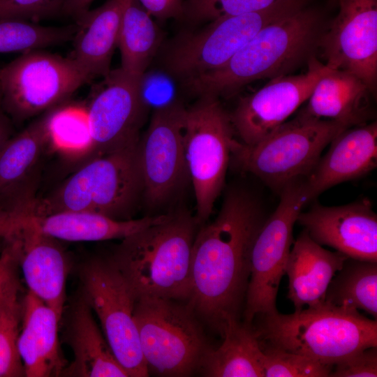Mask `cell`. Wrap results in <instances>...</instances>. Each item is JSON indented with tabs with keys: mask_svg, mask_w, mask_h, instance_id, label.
<instances>
[{
	"mask_svg": "<svg viewBox=\"0 0 377 377\" xmlns=\"http://www.w3.org/2000/svg\"><path fill=\"white\" fill-rule=\"evenodd\" d=\"M61 318L30 292L23 299V315L17 350L25 376L62 375L66 362L59 340Z\"/></svg>",
	"mask_w": 377,
	"mask_h": 377,
	"instance_id": "cell-21",
	"label": "cell"
},
{
	"mask_svg": "<svg viewBox=\"0 0 377 377\" xmlns=\"http://www.w3.org/2000/svg\"><path fill=\"white\" fill-rule=\"evenodd\" d=\"M48 147L65 159L87 161L93 140L87 106L62 103L45 114Z\"/></svg>",
	"mask_w": 377,
	"mask_h": 377,
	"instance_id": "cell-30",
	"label": "cell"
},
{
	"mask_svg": "<svg viewBox=\"0 0 377 377\" xmlns=\"http://www.w3.org/2000/svg\"><path fill=\"white\" fill-rule=\"evenodd\" d=\"M11 131L10 118L0 105V149L6 140L11 136Z\"/></svg>",
	"mask_w": 377,
	"mask_h": 377,
	"instance_id": "cell-40",
	"label": "cell"
},
{
	"mask_svg": "<svg viewBox=\"0 0 377 377\" xmlns=\"http://www.w3.org/2000/svg\"><path fill=\"white\" fill-rule=\"evenodd\" d=\"M84 296L97 316L114 356L131 377L149 372L133 318L135 298L110 257L94 258L81 272Z\"/></svg>",
	"mask_w": 377,
	"mask_h": 377,
	"instance_id": "cell-12",
	"label": "cell"
},
{
	"mask_svg": "<svg viewBox=\"0 0 377 377\" xmlns=\"http://www.w3.org/2000/svg\"><path fill=\"white\" fill-rule=\"evenodd\" d=\"M347 124L302 113L286 121L257 143L234 140L230 158L243 172L253 174L279 193L291 182L306 177L323 149Z\"/></svg>",
	"mask_w": 377,
	"mask_h": 377,
	"instance_id": "cell-6",
	"label": "cell"
},
{
	"mask_svg": "<svg viewBox=\"0 0 377 377\" xmlns=\"http://www.w3.org/2000/svg\"><path fill=\"white\" fill-rule=\"evenodd\" d=\"M151 16L160 20L184 17V0H136Z\"/></svg>",
	"mask_w": 377,
	"mask_h": 377,
	"instance_id": "cell-38",
	"label": "cell"
},
{
	"mask_svg": "<svg viewBox=\"0 0 377 377\" xmlns=\"http://www.w3.org/2000/svg\"><path fill=\"white\" fill-rule=\"evenodd\" d=\"M6 242L7 243H6V246L3 248L1 253L0 254V276L1 274V272L3 267L5 261L6 260L8 253V249H9V239L8 237H6Z\"/></svg>",
	"mask_w": 377,
	"mask_h": 377,
	"instance_id": "cell-41",
	"label": "cell"
},
{
	"mask_svg": "<svg viewBox=\"0 0 377 377\" xmlns=\"http://www.w3.org/2000/svg\"><path fill=\"white\" fill-rule=\"evenodd\" d=\"M221 344L210 347L203 356L198 371L209 377H264L261 353L253 323L228 320Z\"/></svg>",
	"mask_w": 377,
	"mask_h": 377,
	"instance_id": "cell-27",
	"label": "cell"
},
{
	"mask_svg": "<svg viewBox=\"0 0 377 377\" xmlns=\"http://www.w3.org/2000/svg\"><path fill=\"white\" fill-rule=\"evenodd\" d=\"M141 77L120 68L103 77L87 106L93 140L89 159L138 143L147 110L140 97Z\"/></svg>",
	"mask_w": 377,
	"mask_h": 377,
	"instance_id": "cell-14",
	"label": "cell"
},
{
	"mask_svg": "<svg viewBox=\"0 0 377 377\" xmlns=\"http://www.w3.org/2000/svg\"><path fill=\"white\" fill-rule=\"evenodd\" d=\"M339 6L323 39L325 65L353 74L374 94L377 81V0H339Z\"/></svg>",
	"mask_w": 377,
	"mask_h": 377,
	"instance_id": "cell-16",
	"label": "cell"
},
{
	"mask_svg": "<svg viewBox=\"0 0 377 377\" xmlns=\"http://www.w3.org/2000/svg\"><path fill=\"white\" fill-rule=\"evenodd\" d=\"M90 80L71 57L27 51L0 69V105L20 122L65 103Z\"/></svg>",
	"mask_w": 377,
	"mask_h": 377,
	"instance_id": "cell-10",
	"label": "cell"
},
{
	"mask_svg": "<svg viewBox=\"0 0 377 377\" xmlns=\"http://www.w3.org/2000/svg\"><path fill=\"white\" fill-rule=\"evenodd\" d=\"M198 226L195 216L181 209L163 214L158 221L121 239L110 258L135 300L163 297L187 302Z\"/></svg>",
	"mask_w": 377,
	"mask_h": 377,
	"instance_id": "cell-2",
	"label": "cell"
},
{
	"mask_svg": "<svg viewBox=\"0 0 377 377\" xmlns=\"http://www.w3.org/2000/svg\"><path fill=\"white\" fill-rule=\"evenodd\" d=\"M162 38V32L151 16L136 0H130L122 15L118 36L119 68L130 75L142 76L158 52Z\"/></svg>",
	"mask_w": 377,
	"mask_h": 377,
	"instance_id": "cell-29",
	"label": "cell"
},
{
	"mask_svg": "<svg viewBox=\"0 0 377 377\" xmlns=\"http://www.w3.org/2000/svg\"><path fill=\"white\" fill-rule=\"evenodd\" d=\"M367 84L353 74L330 69L314 87L302 113L317 119L361 125L369 116Z\"/></svg>",
	"mask_w": 377,
	"mask_h": 377,
	"instance_id": "cell-26",
	"label": "cell"
},
{
	"mask_svg": "<svg viewBox=\"0 0 377 377\" xmlns=\"http://www.w3.org/2000/svg\"><path fill=\"white\" fill-rule=\"evenodd\" d=\"M309 59L305 73L272 78L258 91L239 100L230 116L242 143H257L309 99L318 80L330 70L316 57Z\"/></svg>",
	"mask_w": 377,
	"mask_h": 377,
	"instance_id": "cell-15",
	"label": "cell"
},
{
	"mask_svg": "<svg viewBox=\"0 0 377 377\" xmlns=\"http://www.w3.org/2000/svg\"><path fill=\"white\" fill-rule=\"evenodd\" d=\"M94 0H65L61 13L77 17L83 11L89 9V6Z\"/></svg>",
	"mask_w": 377,
	"mask_h": 377,
	"instance_id": "cell-39",
	"label": "cell"
},
{
	"mask_svg": "<svg viewBox=\"0 0 377 377\" xmlns=\"http://www.w3.org/2000/svg\"><path fill=\"white\" fill-rule=\"evenodd\" d=\"M130 0H108L93 10L87 9L77 17L71 57L92 79L104 77L110 66L122 15Z\"/></svg>",
	"mask_w": 377,
	"mask_h": 377,
	"instance_id": "cell-25",
	"label": "cell"
},
{
	"mask_svg": "<svg viewBox=\"0 0 377 377\" xmlns=\"http://www.w3.org/2000/svg\"><path fill=\"white\" fill-rule=\"evenodd\" d=\"M65 0H0V20L36 21L62 11Z\"/></svg>",
	"mask_w": 377,
	"mask_h": 377,
	"instance_id": "cell-35",
	"label": "cell"
},
{
	"mask_svg": "<svg viewBox=\"0 0 377 377\" xmlns=\"http://www.w3.org/2000/svg\"><path fill=\"white\" fill-rule=\"evenodd\" d=\"M162 216L118 220L93 212H65L15 219L10 227L13 230L29 229L57 240L95 242L122 239L158 221Z\"/></svg>",
	"mask_w": 377,
	"mask_h": 377,
	"instance_id": "cell-24",
	"label": "cell"
},
{
	"mask_svg": "<svg viewBox=\"0 0 377 377\" xmlns=\"http://www.w3.org/2000/svg\"><path fill=\"white\" fill-rule=\"evenodd\" d=\"M253 325L260 345L280 348L333 366L370 347L377 346V320L358 310L324 302L295 311L261 314Z\"/></svg>",
	"mask_w": 377,
	"mask_h": 377,
	"instance_id": "cell-4",
	"label": "cell"
},
{
	"mask_svg": "<svg viewBox=\"0 0 377 377\" xmlns=\"http://www.w3.org/2000/svg\"><path fill=\"white\" fill-rule=\"evenodd\" d=\"M330 377H376L377 346L370 347L332 366Z\"/></svg>",
	"mask_w": 377,
	"mask_h": 377,
	"instance_id": "cell-37",
	"label": "cell"
},
{
	"mask_svg": "<svg viewBox=\"0 0 377 377\" xmlns=\"http://www.w3.org/2000/svg\"><path fill=\"white\" fill-rule=\"evenodd\" d=\"M265 219L254 195L232 188L226 192L216 217L196 232L191 293L186 302L221 336L228 320H240L250 277L251 251Z\"/></svg>",
	"mask_w": 377,
	"mask_h": 377,
	"instance_id": "cell-1",
	"label": "cell"
},
{
	"mask_svg": "<svg viewBox=\"0 0 377 377\" xmlns=\"http://www.w3.org/2000/svg\"><path fill=\"white\" fill-rule=\"evenodd\" d=\"M19 250V240L10 239L8 256L0 276V377L25 376L17 350L23 315L17 270Z\"/></svg>",
	"mask_w": 377,
	"mask_h": 377,
	"instance_id": "cell-28",
	"label": "cell"
},
{
	"mask_svg": "<svg viewBox=\"0 0 377 377\" xmlns=\"http://www.w3.org/2000/svg\"><path fill=\"white\" fill-rule=\"evenodd\" d=\"M325 302L377 318V262L348 258L332 279Z\"/></svg>",
	"mask_w": 377,
	"mask_h": 377,
	"instance_id": "cell-31",
	"label": "cell"
},
{
	"mask_svg": "<svg viewBox=\"0 0 377 377\" xmlns=\"http://www.w3.org/2000/svg\"><path fill=\"white\" fill-rule=\"evenodd\" d=\"M20 239L19 265L28 291L61 318L66 302L68 263L57 240L22 228L14 230Z\"/></svg>",
	"mask_w": 377,
	"mask_h": 377,
	"instance_id": "cell-20",
	"label": "cell"
},
{
	"mask_svg": "<svg viewBox=\"0 0 377 377\" xmlns=\"http://www.w3.org/2000/svg\"><path fill=\"white\" fill-rule=\"evenodd\" d=\"M303 6L288 0L270 8L210 21L203 28L182 32L168 45L164 72L182 83L223 66L265 26Z\"/></svg>",
	"mask_w": 377,
	"mask_h": 377,
	"instance_id": "cell-8",
	"label": "cell"
},
{
	"mask_svg": "<svg viewBox=\"0 0 377 377\" xmlns=\"http://www.w3.org/2000/svg\"><path fill=\"white\" fill-rule=\"evenodd\" d=\"M260 346L264 377H327L332 369L302 355L268 346Z\"/></svg>",
	"mask_w": 377,
	"mask_h": 377,
	"instance_id": "cell-33",
	"label": "cell"
},
{
	"mask_svg": "<svg viewBox=\"0 0 377 377\" xmlns=\"http://www.w3.org/2000/svg\"><path fill=\"white\" fill-rule=\"evenodd\" d=\"M234 133L230 116L219 98L200 97L193 105L186 108L184 154L198 225L209 219L223 188Z\"/></svg>",
	"mask_w": 377,
	"mask_h": 377,
	"instance_id": "cell-9",
	"label": "cell"
},
{
	"mask_svg": "<svg viewBox=\"0 0 377 377\" xmlns=\"http://www.w3.org/2000/svg\"><path fill=\"white\" fill-rule=\"evenodd\" d=\"M48 147L45 114L20 133L10 137L0 149V215L14 216L28 210L36 195L42 159Z\"/></svg>",
	"mask_w": 377,
	"mask_h": 377,
	"instance_id": "cell-18",
	"label": "cell"
},
{
	"mask_svg": "<svg viewBox=\"0 0 377 377\" xmlns=\"http://www.w3.org/2000/svg\"><path fill=\"white\" fill-rule=\"evenodd\" d=\"M66 341L73 359L62 376L79 377H128L114 356L82 293L74 302L65 329Z\"/></svg>",
	"mask_w": 377,
	"mask_h": 377,
	"instance_id": "cell-23",
	"label": "cell"
},
{
	"mask_svg": "<svg viewBox=\"0 0 377 377\" xmlns=\"http://www.w3.org/2000/svg\"><path fill=\"white\" fill-rule=\"evenodd\" d=\"M186 108L177 101L153 111L138 145L142 199L150 207L175 198L189 179L184 147Z\"/></svg>",
	"mask_w": 377,
	"mask_h": 377,
	"instance_id": "cell-13",
	"label": "cell"
},
{
	"mask_svg": "<svg viewBox=\"0 0 377 377\" xmlns=\"http://www.w3.org/2000/svg\"><path fill=\"white\" fill-rule=\"evenodd\" d=\"M288 0H184V17L193 22L262 11Z\"/></svg>",
	"mask_w": 377,
	"mask_h": 377,
	"instance_id": "cell-34",
	"label": "cell"
},
{
	"mask_svg": "<svg viewBox=\"0 0 377 377\" xmlns=\"http://www.w3.org/2000/svg\"><path fill=\"white\" fill-rule=\"evenodd\" d=\"M280 201L265 219L251 251L250 277L244 302V322L277 311L276 302L293 243V227L309 202L306 177L297 179L279 193Z\"/></svg>",
	"mask_w": 377,
	"mask_h": 377,
	"instance_id": "cell-11",
	"label": "cell"
},
{
	"mask_svg": "<svg viewBox=\"0 0 377 377\" xmlns=\"http://www.w3.org/2000/svg\"><path fill=\"white\" fill-rule=\"evenodd\" d=\"M347 258L339 251L324 249L304 229L293 242L286 265L287 297L295 311L323 303L332 279Z\"/></svg>",
	"mask_w": 377,
	"mask_h": 377,
	"instance_id": "cell-22",
	"label": "cell"
},
{
	"mask_svg": "<svg viewBox=\"0 0 377 377\" xmlns=\"http://www.w3.org/2000/svg\"><path fill=\"white\" fill-rule=\"evenodd\" d=\"M75 29V25L47 27L24 20H0V54L61 44L73 39Z\"/></svg>",
	"mask_w": 377,
	"mask_h": 377,
	"instance_id": "cell-32",
	"label": "cell"
},
{
	"mask_svg": "<svg viewBox=\"0 0 377 377\" xmlns=\"http://www.w3.org/2000/svg\"><path fill=\"white\" fill-rule=\"evenodd\" d=\"M172 78L165 72L144 73L140 80V93L147 110L152 108L154 111L179 101L175 98Z\"/></svg>",
	"mask_w": 377,
	"mask_h": 377,
	"instance_id": "cell-36",
	"label": "cell"
},
{
	"mask_svg": "<svg viewBox=\"0 0 377 377\" xmlns=\"http://www.w3.org/2000/svg\"><path fill=\"white\" fill-rule=\"evenodd\" d=\"M306 177L309 201L340 183L357 179L377 166V124L348 128L330 143Z\"/></svg>",
	"mask_w": 377,
	"mask_h": 377,
	"instance_id": "cell-19",
	"label": "cell"
},
{
	"mask_svg": "<svg viewBox=\"0 0 377 377\" xmlns=\"http://www.w3.org/2000/svg\"><path fill=\"white\" fill-rule=\"evenodd\" d=\"M133 318L149 374L184 377L198 371L210 346L186 302L140 297L135 301Z\"/></svg>",
	"mask_w": 377,
	"mask_h": 377,
	"instance_id": "cell-7",
	"label": "cell"
},
{
	"mask_svg": "<svg viewBox=\"0 0 377 377\" xmlns=\"http://www.w3.org/2000/svg\"><path fill=\"white\" fill-rule=\"evenodd\" d=\"M138 145L82 163L57 188L38 198L27 216L84 212L118 220L132 219L143 195Z\"/></svg>",
	"mask_w": 377,
	"mask_h": 377,
	"instance_id": "cell-5",
	"label": "cell"
},
{
	"mask_svg": "<svg viewBox=\"0 0 377 377\" xmlns=\"http://www.w3.org/2000/svg\"><path fill=\"white\" fill-rule=\"evenodd\" d=\"M318 33V15L300 7L265 26L223 66L183 85L199 98H219L256 80L286 75L307 57Z\"/></svg>",
	"mask_w": 377,
	"mask_h": 377,
	"instance_id": "cell-3",
	"label": "cell"
},
{
	"mask_svg": "<svg viewBox=\"0 0 377 377\" xmlns=\"http://www.w3.org/2000/svg\"><path fill=\"white\" fill-rule=\"evenodd\" d=\"M297 221L318 244L348 258L377 262V215L369 200L332 207L315 203Z\"/></svg>",
	"mask_w": 377,
	"mask_h": 377,
	"instance_id": "cell-17",
	"label": "cell"
}]
</instances>
